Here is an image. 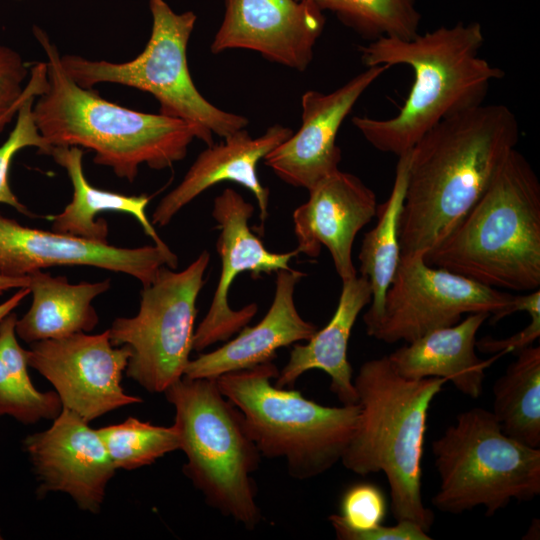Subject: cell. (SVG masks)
<instances>
[{
  "label": "cell",
  "instance_id": "cell-1",
  "mask_svg": "<svg viewBox=\"0 0 540 540\" xmlns=\"http://www.w3.org/2000/svg\"><path fill=\"white\" fill-rule=\"evenodd\" d=\"M520 138L506 105H478L436 124L410 150L399 220L401 256L436 247L487 189Z\"/></svg>",
  "mask_w": 540,
  "mask_h": 540
},
{
  "label": "cell",
  "instance_id": "cell-2",
  "mask_svg": "<svg viewBox=\"0 0 540 540\" xmlns=\"http://www.w3.org/2000/svg\"><path fill=\"white\" fill-rule=\"evenodd\" d=\"M479 23L439 27L410 40L382 37L360 46L366 67L407 65L414 82L399 112L387 119L355 116L352 124L375 149L398 157L440 121L483 104L504 72L480 57Z\"/></svg>",
  "mask_w": 540,
  "mask_h": 540
},
{
  "label": "cell",
  "instance_id": "cell-3",
  "mask_svg": "<svg viewBox=\"0 0 540 540\" xmlns=\"http://www.w3.org/2000/svg\"><path fill=\"white\" fill-rule=\"evenodd\" d=\"M43 48L46 84L33 103L36 126L52 146L92 150L94 163L133 182L143 164L154 170L185 158L200 131L185 120L134 111L76 84L64 70L58 49L39 27L33 28Z\"/></svg>",
  "mask_w": 540,
  "mask_h": 540
},
{
  "label": "cell",
  "instance_id": "cell-4",
  "mask_svg": "<svg viewBox=\"0 0 540 540\" xmlns=\"http://www.w3.org/2000/svg\"><path fill=\"white\" fill-rule=\"evenodd\" d=\"M447 381L411 380L388 356L364 362L353 379L360 405L356 430L341 458L351 472H383L396 521L410 520L429 532L432 510L422 499V457L429 408Z\"/></svg>",
  "mask_w": 540,
  "mask_h": 540
},
{
  "label": "cell",
  "instance_id": "cell-5",
  "mask_svg": "<svg viewBox=\"0 0 540 540\" xmlns=\"http://www.w3.org/2000/svg\"><path fill=\"white\" fill-rule=\"evenodd\" d=\"M492 288L540 286V182L529 161L510 151L478 201L424 256Z\"/></svg>",
  "mask_w": 540,
  "mask_h": 540
},
{
  "label": "cell",
  "instance_id": "cell-6",
  "mask_svg": "<svg viewBox=\"0 0 540 540\" xmlns=\"http://www.w3.org/2000/svg\"><path fill=\"white\" fill-rule=\"evenodd\" d=\"M278 373L271 361L215 379L241 412L261 456L284 460L297 480L317 477L341 461L356 430L360 405L318 404L300 391L277 387L271 380Z\"/></svg>",
  "mask_w": 540,
  "mask_h": 540
},
{
  "label": "cell",
  "instance_id": "cell-7",
  "mask_svg": "<svg viewBox=\"0 0 540 540\" xmlns=\"http://www.w3.org/2000/svg\"><path fill=\"white\" fill-rule=\"evenodd\" d=\"M175 408L184 474L206 503L252 530L262 519L252 474L261 454L241 412L220 392L215 378L181 379L168 387Z\"/></svg>",
  "mask_w": 540,
  "mask_h": 540
},
{
  "label": "cell",
  "instance_id": "cell-8",
  "mask_svg": "<svg viewBox=\"0 0 540 540\" xmlns=\"http://www.w3.org/2000/svg\"><path fill=\"white\" fill-rule=\"evenodd\" d=\"M431 446L440 480L432 504L442 512L482 506L492 516L540 494V448L506 435L491 411L461 412Z\"/></svg>",
  "mask_w": 540,
  "mask_h": 540
},
{
  "label": "cell",
  "instance_id": "cell-9",
  "mask_svg": "<svg viewBox=\"0 0 540 540\" xmlns=\"http://www.w3.org/2000/svg\"><path fill=\"white\" fill-rule=\"evenodd\" d=\"M152 30L144 50L124 63L89 60L72 54L60 57L71 79L83 88L115 83L152 94L163 115L194 125L207 146L213 134L225 138L246 128L248 119L224 111L204 98L196 88L187 63V46L196 15L176 13L165 0H149Z\"/></svg>",
  "mask_w": 540,
  "mask_h": 540
},
{
  "label": "cell",
  "instance_id": "cell-10",
  "mask_svg": "<svg viewBox=\"0 0 540 540\" xmlns=\"http://www.w3.org/2000/svg\"><path fill=\"white\" fill-rule=\"evenodd\" d=\"M209 261L205 250L181 271L160 268L155 280L143 286L137 314L116 318L108 329L112 344L131 352L127 377L150 393H164L184 376Z\"/></svg>",
  "mask_w": 540,
  "mask_h": 540
},
{
  "label": "cell",
  "instance_id": "cell-11",
  "mask_svg": "<svg viewBox=\"0 0 540 540\" xmlns=\"http://www.w3.org/2000/svg\"><path fill=\"white\" fill-rule=\"evenodd\" d=\"M418 252L401 256L380 313L366 333L387 344L409 343L463 315L485 312L492 323L514 313L515 295L434 267Z\"/></svg>",
  "mask_w": 540,
  "mask_h": 540
},
{
  "label": "cell",
  "instance_id": "cell-12",
  "mask_svg": "<svg viewBox=\"0 0 540 540\" xmlns=\"http://www.w3.org/2000/svg\"><path fill=\"white\" fill-rule=\"evenodd\" d=\"M130 355L128 347L112 344L108 329L41 340L26 349L29 367L52 384L62 407L87 422L142 402L121 385Z\"/></svg>",
  "mask_w": 540,
  "mask_h": 540
},
{
  "label": "cell",
  "instance_id": "cell-13",
  "mask_svg": "<svg viewBox=\"0 0 540 540\" xmlns=\"http://www.w3.org/2000/svg\"><path fill=\"white\" fill-rule=\"evenodd\" d=\"M54 266H91L151 284L178 258L164 243L124 248L55 231L30 228L0 214V275L23 277Z\"/></svg>",
  "mask_w": 540,
  "mask_h": 540
},
{
  "label": "cell",
  "instance_id": "cell-14",
  "mask_svg": "<svg viewBox=\"0 0 540 540\" xmlns=\"http://www.w3.org/2000/svg\"><path fill=\"white\" fill-rule=\"evenodd\" d=\"M253 212V205L232 188H226L214 199L212 217L219 229L216 249L221 272L209 310L194 331L193 350L197 352L227 341L256 315V303L239 310L229 305L231 285L240 273L249 272L253 279H258L263 274L290 270L289 262L299 254L297 249L286 253L268 251L249 227Z\"/></svg>",
  "mask_w": 540,
  "mask_h": 540
},
{
  "label": "cell",
  "instance_id": "cell-15",
  "mask_svg": "<svg viewBox=\"0 0 540 540\" xmlns=\"http://www.w3.org/2000/svg\"><path fill=\"white\" fill-rule=\"evenodd\" d=\"M23 449L39 481L38 495L68 494L83 511L98 513L114 468L98 430L62 408L46 430L28 435Z\"/></svg>",
  "mask_w": 540,
  "mask_h": 540
},
{
  "label": "cell",
  "instance_id": "cell-16",
  "mask_svg": "<svg viewBox=\"0 0 540 540\" xmlns=\"http://www.w3.org/2000/svg\"><path fill=\"white\" fill-rule=\"evenodd\" d=\"M324 25L323 11L308 0H225L211 52L248 49L302 72L312 62Z\"/></svg>",
  "mask_w": 540,
  "mask_h": 540
},
{
  "label": "cell",
  "instance_id": "cell-17",
  "mask_svg": "<svg viewBox=\"0 0 540 540\" xmlns=\"http://www.w3.org/2000/svg\"><path fill=\"white\" fill-rule=\"evenodd\" d=\"M389 68L367 67L329 93L306 91L301 98L300 128L265 156V165L285 183L307 190L337 171L342 156L336 138L343 121Z\"/></svg>",
  "mask_w": 540,
  "mask_h": 540
},
{
  "label": "cell",
  "instance_id": "cell-18",
  "mask_svg": "<svg viewBox=\"0 0 540 540\" xmlns=\"http://www.w3.org/2000/svg\"><path fill=\"white\" fill-rule=\"evenodd\" d=\"M308 192V200L292 215L298 252L316 258L326 247L341 280L355 277L353 243L376 216L375 193L360 178L339 169Z\"/></svg>",
  "mask_w": 540,
  "mask_h": 540
},
{
  "label": "cell",
  "instance_id": "cell-19",
  "mask_svg": "<svg viewBox=\"0 0 540 540\" xmlns=\"http://www.w3.org/2000/svg\"><path fill=\"white\" fill-rule=\"evenodd\" d=\"M292 134L290 128L274 124L262 135L253 138L243 128L223 138L220 143L207 146L197 156L181 182L160 200L153 211L152 224L166 226L202 192L218 183L229 181L243 186L255 196L262 225L268 216L269 189L261 184L257 165Z\"/></svg>",
  "mask_w": 540,
  "mask_h": 540
},
{
  "label": "cell",
  "instance_id": "cell-20",
  "mask_svg": "<svg viewBox=\"0 0 540 540\" xmlns=\"http://www.w3.org/2000/svg\"><path fill=\"white\" fill-rule=\"evenodd\" d=\"M304 276L293 269L277 271L274 298L262 320L253 327L246 325L216 350L190 359L184 376L217 378L252 368L273 361L279 348L309 340L318 328L301 317L294 301L296 285Z\"/></svg>",
  "mask_w": 540,
  "mask_h": 540
},
{
  "label": "cell",
  "instance_id": "cell-21",
  "mask_svg": "<svg viewBox=\"0 0 540 540\" xmlns=\"http://www.w3.org/2000/svg\"><path fill=\"white\" fill-rule=\"evenodd\" d=\"M490 317L488 313H471L458 323L433 330L399 347L388 358L402 377L419 380L444 378L462 394L478 398L483 392L485 369L502 354L488 360L476 354V334Z\"/></svg>",
  "mask_w": 540,
  "mask_h": 540
},
{
  "label": "cell",
  "instance_id": "cell-22",
  "mask_svg": "<svg viewBox=\"0 0 540 540\" xmlns=\"http://www.w3.org/2000/svg\"><path fill=\"white\" fill-rule=\"evenodd\" d=\"M372 291L363 276L342 281L336 310L328 324L307 340L295 343L286 365L275 378L280 388L290 387L305 372L322 370L331 379L330 390L342 404L357 403L353 370L347 349L352 329L360 312L370 304Z\"/></svg>",
  "mask_w": 540,
  "mask_h": 540
},
{
  "label": "cell",
  "instance_id": "cell-23",
  "mask_svg": "<svg viewBox=\"0 0 540 540\" xmlns=\"http://www.w3.org/2000/svg\"><path fill=\"white\" fill-rule=\"evenodd\" d=\"M28 276L32 303L16 321L19 339L31 344L88 333L96 327L99 317L92 302L109 290V279L74 284L65 276H53L43 270Z\"/></svg>",
  "mask_w": 540,
  "mask_h": 540
},
{
  "label": "cell",
  "instance_id": "cell-24",
  "mask_svg": "<svg viewBox=\"0 0 540 540\" xmlns=\"http://www.w3.org/2000/svg\"><path fill=\"white\" fill-rule=\"evenodd\" d=\"M48 155L66 170L73 187L70 203L60 213L49 217L53 231L108 243V224L96 216L105 211H117L133 216L154 243L163 242L146 214L148 196H127L92 186L83 171V149L80 147L52 146Z\"/></svg>",
  "mask_w": 540,
  "mask_h": 540
},
{
  "label": "cell",
  "instance_id": "cell-25",
  "mask_svg": "<svg viewBox=\"0 0 540 540\" xmlns=\"http://www.w3.org/2000/svg\"><path fill=\"white\" fill-rule=\"evenodd\" d=\"M409 157L410 151L398 157L390 195L377 206V223L365 233L359 251L360 275L368 280L372 291L370 307L363 315L364 323L380 313L400 262L399 220L405 198Z\"/></svg>",
  "mask_w": 540,
  "mask_h": 540
},
{
  "label": "cell",
  "instance_id": "cell-26",
  "mask_svg": "<svg viewBox=\"0 0 540 540\" xmlns=\"http://www.w3.org/2000/svg\"><path fill=\"white\" fill-rule=\"evenodd\" d=\"M516 354L493 385V410L501 430L509 437L540 448V347Z\"/></svg>",
  "mask_w": 540,
  "mask_h": 540
},
{
  "label": "cell",
  "instance_id": "cell-27",
  "mask_svg": "<svg viewBox=\"0 0 540 540\" xmlns=\"http://www.w3.org/2000/svg\"><path fill=\"white\" fill-rule=\"evenodd\" d=\"M13 311L0 321V417L10 416L24 425L53 420L62 411L55 391L37 390L28 373L26 349L18 342Z\"/></svg>",
  "mask_w": 540,
  "mask_h": 540
},
{
  "label": "cell",
  "instance_id": "cell-28",
  "mask_svg": "<svg viewBox=\"0 0 540 540\" xmlns=\"http://www.w3.org/2000/svg\"><path fill=\"white\" fill-rule=\"evenodd\" d=\"M329 10L348 27L371 41L382 38L410 40L418 35L420 14L415 0H308Z\"/></svg>",
  "mask_w": 540,
  "mask_h": 540
},
{
  "label": "cell",
  "instance_id": "cell-29",
  "mask_svg": "<svg viewBox=\"0 0 540 540\" xmlns=\"http://www.w3.org/2000/svg\"><path fill=\"white\" fill-rule=\"evenodd\" d=\"M116 470L151 465L164 455L180 450L176 426H157L130 417L122 423L97 429Z\"/></svg>",
  "mask_w": 540,
  "mask_h": 540
},
{
  "label": "cell",
  "instance_id": "cell-30",
  "mask_svg": "<svg viewBox=\"0 0 540 540\" xmlns=\"http://www.w3.org/2000/svg\"><path fill=\"white\" fill-rule=\"evenodd\" d=\"M37 96L32 94L20 104L16 122L6 141L0 146V203L13 207L25 216H32L9 185V170L14 156L22 149L35 147L39 153L48 155L51 146L40 134L33 117V103Z\"/></svg>",
  "mask_w": 540,
  "mask_h": 540
},
{
  "label": "cell",
  "instance_id": "cell-31",
  "mask_svg": "<svg viewBox=\"0 0 540 540\" xmlns=\"http://www.w3.org/2000/svg\"><path fill=\"white\" fill-rule=\"evenodd\" d=\"M386 500L379 487L371 483L350 486L340 502V514L328 517L337 539L349 532H361L382 524Z\"/></svg>",
  "mask_w": 540,
  "mask_h": 540
},
{
  "label": "cell",
  "instance_id": "cell-32",
  "mask_svg": "<svg viewBox=\"0 0 540 540\" xmlns=\"http://www.w3.org/2000/svg\"><path fill=\"white\" fill-rule=\"evenodd\" d=\"M28 65L22 56L9 46L0 44V115L20 102L31 88Z\"/></svg>",
  "mask_w": 540,
  "mask_h": 540
},
{
  "label": "cell",
  "instance_id": "cell-33",
  "mask_svg": "<svg viewBox=\"0 0 540 540\" xmlns=\"http://www.w3.org/2000/svg\"><path fill=\"white\" fill-rule=\"evenodd\" d=\"M527 313L530 316V322L521 331L504 339L483 337L476 341V348L482 353L504 355L511 352L516 353L533 345L540 336V306L533 307Z\"/></svg>",
  "mask_w": 540,
  "mask_h": 540
},
{
  "label": "cell",
  "instance_id": "cell-34",
  "mask_svg": "<svg viewBox=\"0 0 540 540\" xmlns=\"http://www.w3.org/2000/svg\"><path fill=\"white\" fill-rule=\"evenodd\" d=\"M340 540H431L428 532L410 520L396 521L395 525L380 524L369 530L343 534Z\"/></svg>",
  "mask_w": 540,
  "mask_h": 540
},
{
  "label": "cell",
  "instance_id": "cell-35",
  "mask_svg": "<svg viewBox=\"0 0 540 540\" xmlns=\"http://www.w3.org/2000/svg\"><path fill=\"white\" fill-rule=\"evenodd\" d=\"M30 79H31V88L29 92L25 95V97L20 102H18L17 104H15L14 106H12L11 108H9L7 111H5L4 113L0 115V132L16 115L20 104L26 97L32 94L38 96L42 92L43 87H44L43 79L39 75H36V74H33Z\"/></svg>",
  "mask_w": 540,
  "mask_h": 540
},
{
  "label": "cell",
  "instance_id": "cell-36",
  "mask_svg": "<svg viewBox=\"0 0 540 540\" xmlns=\"http://www.w3.org/2000/svg\"><path fill=\"white\" fill-rule=\"evenodd\" d=\"M30 294V289L20 288L16 293H14L10 298L0 304V321L9 313H11L21 302L22 300Z\"/></svg>",
  "mask_w": 540,
  "mask_h": 540
},
{
  "label": "cell",
  "instance_id": "cell-37",
  "mask_svg": "<svg viewBox=\"0 0 540 540\" xmlns=\"http://www.w3.org/2000/svg\"><path fill=\"white\" fill-rule=\"evenodd\" d=\"M29 281V276L8 277L0 275V296L11 289L27 288Z\"/></svg>",
  "mask_w": 540,
  "mask_h": 540
}]
</instances>
